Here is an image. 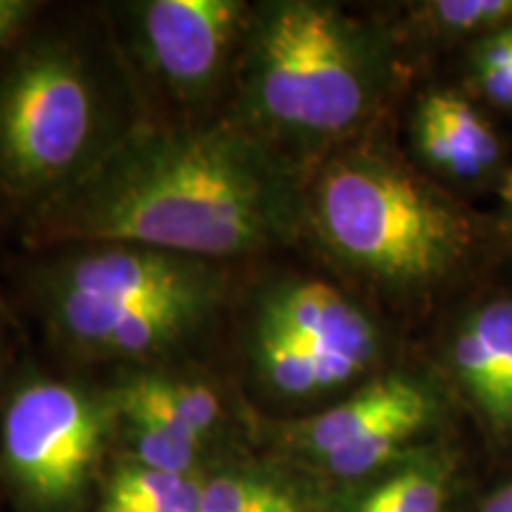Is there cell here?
Here are the masks:
<instances>
[{
  "label": "cell",
  "mask_w": 512,
  "mask_h": 512,
  "mask_svg": "<svg viewBox=\"0 0 512 512\" xmlns=\"http://www.w3.org/2000/svg\"><path fill=\"white\" fill-rule=\"evenodd\" d=\"M463 88L486 112L496 110L512 117V22L465 50Z\"/></svg>",
  "instance_id": "obj_16"
},
{
  "label": "cell",
  "mask_w": 512,
  "mask_h": 512,
  "mask_svg": "<svg viewBox=\"0 0 512 512\" xmlns=\"http://www.w3.org/2000/svg\"><path fill=\"white\" fill-rule=\"evenodd\" d=\"M202 259L138 245H102L67 261L55 294L105 304H183L209 309L221 283Z\"/></svg>",
  "instance_id": "obj_10"
},
{
  "label": "cell",
  "mask_w": 512,
  "mask_h": 512,
  "mask_svg": "<svg viewBox=\"0 0 512 512\" xmlns=\"http://www.w3.org/2000/svg\"><path fill=\"white\" fill-rule=\"evenodd\" d=\"M202 486H204L202 479L195 477V479H192V482L188 484V489H185L183 494L176 498V501L166 503V505H162V508L147 510V512H197V508H200Z\"/></svg>",
  "instance_id": "obj_20"
},
{
  "label": "cell",
  "mask_w": 512,
  "mask_h": 512,
  "mask_svg": "<svg viewBox=\"0 0 512 512\" xmlns=\"http://www.w3.org/2000/svg\"><path fill=\"white\" fill-rule=\"evenodd\" d=\"M114 408L124 415L140 465L171 472V475H192V465H195L197 451H200L202 444L171 430L164 422H159L136 406L114 401Z\"/></svg>",
  "instance_id": "obj_17"
},
{
  "label": "cell",
  "mask_w": 512,
  "mask_h": 512,
  "mask_svg": "<svg viewBox=\"0 0 512 512\" xmlns=\"http://www.w3.org/2000/svg\"><path fill=\"white\" fill-rule=\"evenodd\" d=\"M302 219L339 266L399 304L463 297L508 256L498 216L366 136L320 159Z\"/></svg>",
  "instance_id": "obj_2"
},
{
  "label": "cell",
  "mask_w": 512,
  "mask_h": 512,
  "mask_svg": "<svg viewBox=\"0 0 512 512\" xmlns=\"http://www.w3.org/2000/svg\"><path fill=\"white\" fill-rule=\"evenodd\" d=\"M247 22V5L238 0H152L138 5L147 60L183 98H197L214 88Z\"/></svg>",
  "instance_id": "obj_9"
},
{
  "label": "cell",
  "mask_w": 512,
  "mask_h": 512,
  "mask_svg": "<svg viewBox=\"0 0 512 512\" xmlns=\"http://www.w3.org/2000/svg\"><path fill=\"white\" fill-rule=\"evenodd\" d=\"M209 309L183 304H105L55 294L60 330L81 349L105 356H145L164 351L195 328Z\"/></svg>",
  "instance_id": "obj_11"
},
{
  "label": "cell",
  "mask_w": 512,
  "mask_h": 512,
  "mask_svg": "<svg viewBox=\"0 0 512 512\" xmlns=\"http://www.w3.org/2000/svg\"><path fill=\"white\" fill-rule=\"evenodd\" d=\"M102 131L100 83L69 43L24 50L0 76V178L17 195L55 200L79 183L110 152Z\"/></svg>",
  "instance_id": "obj_4"
},
{
  "label": "cell",
  "mask_w": 512,
  "mask_h": 512,
  "mask_svg": "<svg viewBox=\"0 0 512 512\" xmlns=\"http://www.w3.org/2000/svg\"><path fill=\"white\" fill-rule=\"evenodd\" d=\"M119 401L155 415L171 430L200 441L216 430L221 401L207 384L174 380V377H138L119 389Z\"/></svg>",
  "instance_id": "obj_14"
},
{
  "label": "cell",
  "mask_w": 512,
  "mask_h": 512,
  "mask_svg": "<svg viewBox=\"0 0 512 512\" xmlns=\"http://www.w3.org/2000/svg\"><path fill=\"white\" fill-rule=\"evenodd\" d=\"M36 8L38 3H29V0H0V46L17 34Z\"/></svg>",
  "instance_id": "obj_19"
},
{
  "label": "cell",
  "mask_w": 512,
  "mask_h": 512,
  "mask_svg": "<svg viewBox=\"0 0 512 512\" xmlns=\"http://www.w3.org/2000/svg\"><path fill=\"white\" fill-rule=\"evenodd\" d=\"M107 411L72 384L38 380L12 396L3 415V458L31 501L72 503L98 463Z\"/></svg>",
  "instance_id": "obj_5"
},
{
  "label": "cell",
  "mask_w": 512,
  "mask_h": 512,
  "mask_svg": "<svg viewBox=\"0 0 512 512\" xmlns=\"http://www.w3.org/2000/svg\"><path fill=\"white\" fill-rule=\"evenodd\" d=\"M434 370L491 437L512 444V278L494 271L458 299Z\"/></svg>",
  "instance_id": "obj_6"
},
{
  "label": "cell",
  "mask_w": 512,
  "mask_h": 512,
  "mask_svg": "<svg viewBox=\"0 0 512 512\" xmlns=\"http://www.w3.org/2000/svg\"><path fill=\"white\" fill-rule=\"evenodd\" d=\"M197 512H313L302 491L278 477L221 475L202 486Z\"/></svg>",
  "instance_id": "obj_15"
},
{
  "label": "cell",
  "mask_w": 512,
  "mask_h": 512,
  "mask_svg": "<svg viewBox=\"0 0 512 512\" xmlns=\"http://www.w3.org/2000/svg\"><path fill=\"white\" fill-rule=\"evenodd\" d=\"M403 8V34L430 48L467 50L512 22V0H425Z\"/></svg>",
  "instance_id": "obj_13"
},
{
  "label": "cell",
  "mask_w": 512,
  "mask_h": 512,
  "mask_svg": "<svg viewBox=\"0 0 512 512\" xmlns=\"http://www.w3.org/2000/svg\"><path fill=\"white\" fill-rule=\"evenodd\" d=\"M245 48L249 110L320 159L366 136L399 81L394 36L335 3L264 5Z\"/></svg>",
  "instance_id": "obj_3"
},
{
  "label": "cell",
  "mask_w": 512,
  "mask_h": 512,
  "mask_svg": "<svg viewBox=\"0 0 512 512\" xmlns=\"http://www.w3.org/2000/svg\"><path fill=\"white\" fill-rule=\"evenodd\" d=\"M195 475H171L133 463L121 465L107 484L100 512H147L176 501Z\"/></svg>",
  "instance_id": "obj_18"
},
{
  "label": "cell",
  "mask_w": 512,
  "mask_h": 512,
  "mask_svg": "<svg viewBox=\"0 0 512 512\" xmlns=\"http://www.w3.org/2000/svg\"><path fill=\"white\" fill-rule=\"evenodd\" d=\"M475 512H512V479L496 489H491L482 501L477 503Z\"/></svg>",
  "instance_id": "obj_21"
},
{
  "label": "cell",
  "mask_w": 512,
  "mask_h": 512,
  "mask_svg": "<svg viewBox=\"0 0 512 512\" xmlns=\"http://www.w3.org/2000/svg\"><path fill=\"white\" fill-rule=\"evenodd\" d=\"M411 145L420 169L460 197L501 195L510 181L508 145L489 112L463 86H432L418 95Z\"/></svg>",
  "instance_id": "obj_7"
},
{
  "label": "cell",
  "mask_w": 512,
  "mask_h": 512,
  "mask_svg": "<svg viewBox=\"0 0 512 512\" xmlns=\"http://www.w3.org/2000/svg\"><path fill=\"white\" fill-rule=\"evenodd\" d=\"M259 323L280 330L316 358L332 392L380 366L384 339L375 318L325 280L297 278L264 299Z\"/></svg>",
  "instance_id": "obj_8"
},
{
  "label": "cell",
  "mask_w": 512,
  "mask_h": 512,
  "mask_svg": "<svg viewBox=\"0 0 512 512\" xmlns=\"http://www.w3.org/2000/svg\"><path fill=\"white\" fill-rule=\"evenodd\" d=\"M302 219L271 152L233 126L138 131L50 202L46 235L202 259L285 238Z\"/></svg>",
  "instance_id": "obj_1"
},
{
  "label": "cell",
  "mask_w": 512,
  "mask_h": 512,
  "mask_svg": "<svg viewBox=\"0 0 512 512\" xmlns=\"http://www.w3.org/2000/svg\"><path fill=\"white\" fill-rule=\"evenodd\" d=\"M458 460L448 448L422 446L389 467L351 512H446Z\"/></svg>",
  "instance_id": "obj_12"
},
{
  "label": "cell",
  "mask_w": 512,
  "mask_h": 512,
  "mask_svg": "<svg viewBox=\"0 0 512 512\" xmlns=\"http://www.w3.org/2000/svg\"><path fill=\"white\" fill-rule=\"evenodd\" d=\"M498 197H501V211H498V223H501L505 249H508V259H510V264H512V174H510V181L505 183V188H503V192Z\"/></svg>",
  "instance_id": "obj_22"
}]
</instances>
